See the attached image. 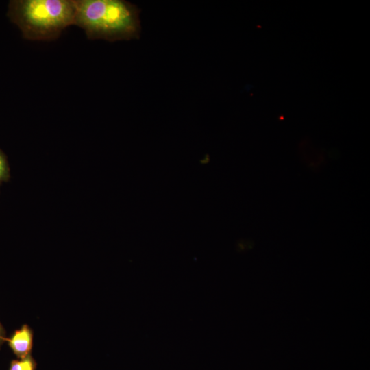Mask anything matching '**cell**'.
Wrapping results in <instances>:
<instances>
[{
  "label": "cell",
  "instance_id": "1",
  "mask_svg": "<svg viewBox=\"0 0 370 370\" xmlns=\"http://www.w3.org/2000/svg\"><path fill=\"white\" fill-rule=\"evenodd\" d=\"M74 25L89 39L109 42L138 39L140 36V10L123 0H76Z\"/></svg>",
  "mask_w": 370,
  "mask_h": 370
},
{
  "label": "cell",
  "instance_id": "2",
  "mask_svg": "<svg viewBox=\"0 0 370 370\" xmlns=\"http://www.w3.org/2000/svg\"><path fill=\"white\" fill-rule=\"evenodd\" d=\"M76 0H20L10 3V16L24 38L51 40L74 25Z\"/></svg>",
  "mask_w": 370,
  "mask_h": 370
},
{
  "label": "cell",
  "instance_id": "3",
  "mask_svg": "<svg viewBox=\"0 0 370 370\" xmlns=\"http://www.w3.org/2000/svg\"><path fill=\"white\" fill-rule=\"evenodd\" d=\"M33 330L27 325H23L6 338L10 348L18 359L31 354L33 347Z\"/></svg>",
  "mask_w": 370,
  "mask_h": 370
},
{
  "label": "cell",
  "instance_id": "4",
  "mask_svg": "<svg viewBox=\"0 0 370 370\" xmlns=\"http://www.w3.org/2000/svg\"><path fill=\"white\" fill-rule=\"evenodd\" d=\"M36 362L31 354L10 362L9 370H36Z\"/></svg>",
  "mask_w": 370,
  "mask_h": 370
},
{
  "label": "cell",
  "instance_id": "5",
  "mask_svg": "<svg viewBox=\"0 0 370 370\" xmlns=\"http://www.w3.org/2000/svg\"><path fill=\"white\" fill-rule=\"evenodd\" d=\"M8 175V167L6 160L0 151V182L6 179Z\"/></svg>",
  "mask_w": 370,
  "mask_h": 370
},
{
  "label": "cell",
  "instance_id": "6",
  "mask_svg": "<svg viewBox=\"0 0 370 370\" xmlns=\"http://www.w3.org/2000/svg\"><path fill=\"white\" fill-rule=\"evenodd\" d=\"M5 331L0 322V347L6 341Z\"/></svg>",
  "mask_w": 370,
  "mask_h": 370
}]
</instances>
